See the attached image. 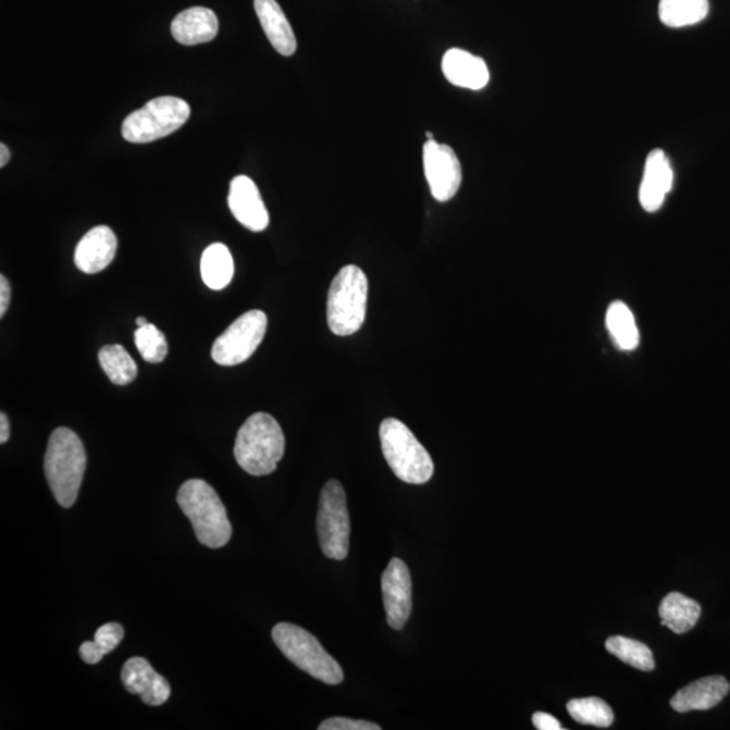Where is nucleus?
Masks as SVG:
<instances>
[{"instance_id":"obj_1","label":"nucleus","mask_w":730,"mask_h":730,"mask_svg":"<svg viewBox=\"0 0 730 730\" xmlns=\"http://www.w3.org/2000/svg\"><path fill=\"white\" fill-rule=\"evenodd\" d=\"M87 466L85 445L74 431L58 428L50 434L46 454V477L60 506H74Z\"/></svg>"},{"instance_id":"obj_2","label":"nucleus","mask_w":730,"mask_h":730,"mask_svg":"<svg viewBox=\"0 0 730 730\" xmlns=\"http://www.w3.org/2000/svg\"><path fill=\"white\" fill-rule=\"evenodd\" d=\"M284 448L286 440L275 418L267 412H256L239 428L234 457L249 475L264 477L276 470Z\"/></svg>"},{"instance_id":"obj_3","label":"nucleus","mask_w":730,"mask_h":730,"mask_svg":"<svg viewBox=\"0 0 730 730\" xmlns=\"http://www.w3.org/2000/svg\"><path fill=\"white\" fill-rule=\"evenodd\" d=\"M176 499L200 544L213 549L225 547L232 537V523L219 494L208 482L191 479L183 483Z\"/></svg>"},{"instance_id":"obj_4","label":"nucleus","mask_w":730,"mask_h":730,"mask_svg":"<svg viewBox=\"0 0 730 730\" xmlns=\"http://www.w3.org/2000/svg\"><path fill=\"white\" fill-rule=\"evenodd\" d=\"M384 459L395 477L409 484L431 481L434 465L431 455L415 434L397 418H387L379 429Z\"/></svg>"},{"instance_id":"obj_5","label":"nucleus","mask_w":730,"mask_h":730,"mask_svg":"<svg viewBox=\"0 0 730 730\" xmlns=\"http://www.w3.org/2000/svg\"><path fill=\"white\" fill-rule=\"evenodd\" d=\"M368 279L356 265H345L327 295V325L336 336H350L366 321Z\"/></svg>"},{"instance_id":"obj_6","label":"nucleus","mask_w":730,"mask_h":730,"mask_svg":"<svg viewBox=\"0 0 730 730\" xmlns=\"http://www.w3.org/2000/svg\"><path fill=\"white\" fill-rule=\"evenodd\" d=\"M272 639L293 665L326 684L344 681L342 666L327 654L320 641L304 628L281 622L272 629Z\"/></svg>"},{"instance_id":"obj_7","label":"nucleus","mask_w":730,"mask_h":730,"mask_svg":"<svg viewBox=\"0 0 730 730\" xmlns=\"http://www.w3.org/2000/svg\"><path fill=\"white\" fill-rule=\"evenodd\" d=\"M191 109L186 100L160 97L133 111L122 125V137L133 144H147L172 135L186 124Z\"/></svg>"},{"instance_id":"obj_8","label":"nucleus","mask_w":730,"mask_h":730,"mask_svg":"<svg viewBox=\"0 0 730 730\" xmlns=\"http://www.w3.org/2000/svg\"><path fill=\"white\" fill-rule=\"evenodd\" d=\"M317 531L323 555L344 560L349 552L350 521L343 484L329 481L322 488Z\"/></svg>"},{"instance_id":"obj_9","label":"nucleus","mask_w":730,"mask_h":730,"mask_svg":"<svg viewBox=\"0 0 730 730\" xmlns=\"http://www.w3.org/2000/svg\"><path fill=\"white\" fill-rule=\"evenodd\" d=\"M269 319L264 311L250 310L243 314L215 339L211 358L216 364L232 367L247 361L265 336Z\"/></svg>"},{"instance_id":"obj_10","label":"nucleus","mask_w":730,"mask_h":730,"mask_svg":"<svg viewBox=\"0 0 730 730\" xmlns=\"http://www.w3.org/2000/svg\"><path fill=\"white\" fill-rule=\"evenodd\" d=\"M423 170L433 198L447 202L461 186L462 171L455 150L434 139L423 145Z\"/></svg>"},{"instance_id":"obj_11","label":"nucleus","mask_w":730,"mask_h":730,"mask_svg":"<svg viewBox=\"0 0 730 730\" xmlns=\"http://www.w3.org/2000/svg\"><path fill=\"white\" fill-rule=\"evenodd\" d=\"M384 610L388 626L400 631L411 613V577L408 566L400 559L389 561L382 577Z\"/></svg>"},{"instance_id":"obj_12","label":"nucleus","mask_w":730,"mask_h":730,"mask_svg":"<svg viewBox=\"0 0 730 730\" xmlns=\"http://www.w3.org/2000/svg\"><path fill=\"white\" fill-rule=\"evenodd\" d=\"M228 209L239 224L250 232H263L270 225V214L256 183L239 175L231 182L227 197Z\"/></svg>"},{"instance_id":"obj_13","label":"nucleus","mask_w":730,"mask_h":730,"mask_svg":"<svg viewBox=\"0 0 730 730\" xmlns=\"http://www.w3.org/2000/svg\"><path fill=\"white\" fill-rule=\"evenodd\" d=\"M122 683L131 694L141 696L144 704L161 706L170 700L171 685L144 657H132L121 672Z\"/></svg>"},{"instance_id":"obj_14","label":"nucleus","mask_w":730,"mask_h":730,"mask_svg":"<svg viewBox=\"0 0 730 730\" xmlns=\"http://www.w3.org/2000/svg\"><path fill=\"white\" fill-rule=\"evenodd\" d=\"M116 248L119 242L109 226L94 227L77 244L75 264L85 274H98L113 263Z\"/></svg>"},{"instance_id":"obj_15","label":"nucleus","mask_w":730,"mask_h":730,"mask_svg":"<svg viewBox=\"0 0 730 730\" xmlns=\"http://www.w3.org/2000/svg\"><path fill=\"white\" fill-rule=\"evenodd\" d=\"M673 172L670 160L661 149L652 150L645 160L643 182L640 187V203L648 213H655L665 203L671 191Z\"/></svg>"},{"instance_id":"obj_16","label":"nucleus","mask_w":730,"mask_h":730,"mask_svg":"<svg viewBox=\"0 0 730 730\" xmlns=\"http://www.w3.org/2000/svg\"><path fill=\"white\" fill-rule=\"evenodd\" d=\"M444 76L450 85L468 90H482L488 85L490 72L487 64L478 55L462 49H449L443 58Z\"/></svg>"},{"instance_id":"obj_17","label":"nucleus","mask_w":730,"mask_h":730,"mask_svg":"<svg viewBox=\"0 0 730 730\" xmlns=\"http://www.w3.org/2000/svg\"><path fill=\"white\" fill-rule=\"evenodd\" d=\"M219 18L213 10L191 8L182 11L172 21L171 33L182 46L193 47L213 41L219 35Z\"/></svg>"},{"instance_id":"obj_18","label":"nucleus","mask_w":730,"mask_h":730,"mask_svg":"<svg viewBox=\"0 0 730 730\" xmlns=\"http://www.w3.org/2000/svg\"><path fill=\"white\" fill-rule=\"evenodd\" d=\"M729 682L720 676L706 677L685 685L672 696L671 706L679 713L709 710L729 693Z\"/></svg>"},{"instance_id":"obj_19","label":"nucleus","mask_w":730,"mask_h":730,"mask_svg":"<svg viewBox=\"0 0 730 730\" xmlns=\"http://www.w3.org/2000/svg\"><path fill=\"white\" fill-rule=\"evenodd\" d=\"M255 10L267 38L276 52L293 55L297 50V38L276 0H255Z\"/></svg>"},{"instance_id":"obj_20","label":"nucleus","mask_w":730,"mask_h":730,"mask_svg":"<svg viewBox=\"0 0 730 730\" xmlns=\"http://www.w3.org/2000/svg\"><path fill=\"white\" fill-rule=\"evenodd\" d=\"M659 615L663 627L670 628L673 633L683 634L698 622L701 606L698 602L681 593H670L663 598Z\"/></svg>"},{"instance_id":"obj_21","label":"nucleus","mask_w":730,"mask_h":730,"mask_svg":"<svg viewBox=\"0 0 730 730\" xmlns=\"http://www.w3.org/2000/svg\"><path fill=\"white\" fill-rule=\"evenodd\" d=\"M200 275L206 286L215 292L228 286L234 275V260L226 245L215 243L206 248L200 259Z\"/></svg>"},{"instance_id":"obj_22","label":"nucleus","mask_w":730,"mask_h":730,"mask_svg":"<svg viewBox=\"0 0 730 730\" xmlns=\"http://www.w3.org/2000/svg\"><path fill=\"white\" fill-rule=\"evenodd\" d=\"M709 14V0H660L659 16L668 27L700 24Z\"/></svg>"},{"instance_id":"obj_23","label":"nucleus","mask_w":730,"mask_h":730,"mask_svg":"<svg viewBox=\"0 0 730 730\" xmlns=\"http://www.w3.org/2000/svg\"><path fill=\"white\" fill-rule=\"evenodd\" d=\"M99 364L111 383L116 386H126L137 378L136 361L122 345H106L99 350Z\"/></svg>"},{"instance_id":"obj_24","label":"nucleus","mask_w":730,"mask_h":730,"mask_svg":"<svg viewBox=\"0 0 730 730\" xmlns=\"http://www.w3.org/2000/svg\"><path fill=\"white\" fill-rule=\"evenodd\" d=\"M606 326L618 348L633 350L639 347L640 333L631 309L626 304L615 302L607 310Z\"/></svg>"},{"instance_id":"obj_25","label":"nucleus","mask_w":730,"mask_h":730,"mask_svg":"<svg viewBox=\"0 0 730 730\" xmlns=\"http://www.w3.org/2000/svg\"><path fill=\"white\" fill-rule=\"evenodd\" d=\"M125 631L120 623L109 622L100 627L95 633L94 641H86L81 645L79 654L82 660L87 665H97L104 655L113 652L121 644Z\"/></svg>"},{"instance_id":"obj_26","label":"nucleus","mask_w":730,"mask_h":730,"mask_svg":"<svg viewBox=\"0 0 730 730\" xmlns=\"http://www.w3.org/2000/svg\"><path fill=\"white\" fill-rule=\"evenodd\" d=\"M606 649L627 665L640 671H652L655 668L654 655L644 643L622 636H613L606 641Z\"/></svg>"},{"instance_id":"obj_27","label":"nucleus","mask_w":730,"mask_h":730,"mask_svg":"<svg viewBox=\"0 0 730 730\" xmlns=\"http://www.w3.org/2000/svg\"><path fill=\"white\" fill-rule=\"evenodd\" d=\"M570 716L583 726L609 728L615 721V713L605 701L590 696V698L572 700L567 704Z\"/></svg>"},{"instance_id":"obj_28","label":"nucleus","mask_w":730,"mask_h":730,"mask_svg":"<svg viewBox=\"0 0 730 730\" xmlns=\"http://www.w3.org/2000/svg\"><path fill=\"white\" fill-rule=\"evenodd\" d=\"M135 343L139 355L150 364L161 363L169 355V342H166L164 333L152 323L137 327Z\"/></svg>"},{"instance_id":"obj_29","label":"nucleus","mask_w":730,"mask_h":730,"mask_svg":"<svg viewBox=\"0 0 730 730\" xmlns=\"http://www.w3.org/2000/svg\"><path fill=\"white\" fill-rule=\"evenodd\" d=\"M320 730H381V727L370 721L350 720V718H329L319 727Z\"/></svg>"},{"instance_id":"obj_30","label":"nucleus","mask_w":730,"mask_h":730,"mask_svg":"<svg viewBox=\"0 0 730 730\" xmlns=\"http://www.w3.org/2000/svg\"><path fill=\"white\" fill-rule=\"evenodd\" d=\"M533 726L539 730H562L561 723L556 720L554 716L548 715V713L537 712L534 713Z\"/></svg>"},{"instance_id":"obj_31","label":"nucleus","mask_w":730,"mask_h":730,"mask_svg":"<svg viewBox=\"0 0 730 730\" xmlns=\"http://www.w3.org/2000/svg\"><path fill=\"white\" fill-rule=\"evenodd\" d=\"M11 300V286L5 276H0V317H4L9 310Z\"/></svg>"},{"instance_id":"obj_32","label":"nucleus","mask_w":730,"mask_h":730,"mask_svg":"<svg viewBox=\"0 0 730 730\" xmlns=\"http://www.w3.org/2000/svg\"><path fill=\"white\" fill-rule=\"evenodd\" d=\"M10 438V422L8 416L0 415V444H5Z\"/></svg>"},{"instance_id":"obj_33","label":"nucleus","mask_w":730,"mask_h":730,"mask_svg":"<svg viewBox=\"0 0 730 730\" xmlns=\"http://www.w3.org/2000/svg\"><path fill=\"white\" fill-rule=\"evenodd\" d=\"M10 150L4 144L0 145V166H4L10 160Z\"/></svg>"},{"instance_id":"obj_34","label":"nucleus","mask_w":730,"mask_h":730,"mask_svg":"<svg viewBox=\"0 0 730 730\" xmlns=\"http://www.w3.org/2000/svg\"><path fill=\"white\" fill-rule=\"evenodd\" d=\"M136 323H137V327H143L145 325H148L149 322L147 321V319H144V317H138V319L136 320Z\"/></svg>"},{"instance_id":"obj_35","label":"nucleus","mask_w":730,"mask_h":730,"mask_svg":"<svg viewBox=\"0 0 730 730\" xmlns=\"http://www.w3.org/2000/svg\"><path fill=\"white\" fill-rule=\"evenodd\" d=\"M426 138H428V141H429V139H434L433 133L426 132Z\"/></svg>"}]
</instances>
